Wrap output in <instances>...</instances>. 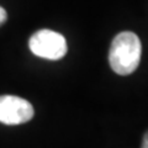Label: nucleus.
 I'll list each match as a JSON object with an SVG mask.
<instances>
[{
    "instance_id": "4",
    "label": "nucleus",
    "mask_w": 148,
    "mask_h": 148,
    "mask_svg": "<svg viewBox=\"0 0 148 148\" xmlns=\"http://www.w3.org/2000/svg\"><path fill=\"white\" fill-rule=\"evenodd\" d=\"M6 18H8V14H6V11H5V9L0 6V26L5 24Z\"/></svg>"
},
{
    "instance_id": "3",
    "label": "nucleus",
    "mask_w": 148,
    "mask_h": 148,
    "mask_svg": "<svg viewBox=\"0 0 148 148\" xmlns=\"http://www.w3.org/2000/svg\"><path fill=\"white\" fill-rule=\"evenodd\" d=\"M34 106L27 100L15 95H0V122L1 123H26L34 117Z\"/></svg>"
},
{
    "instance_id": "2",
    "label": "nucleus",
    "mask_w": 148,
    "mask_h": 148,
    "mask_svg": "<svg viewBox=\"0 0 148 148\" xmlns=\"http://www.w3.org/2000/svg\"><path fill=\"white\" fill-rule=\"evenodd\" d=\"M29 47L37 57L58 61L67 53V41L58 32L52 30H40L30 37Z\"/></svg>"
},
{
    "instance_id": "5",
    "label": "nucleus",
    "mask_w": 148,
    "mask_h": 148,
    "mask_svg": "<svg viewBox=\"0 0 148 148\" xmlns=\"http://www.w3.org/2000/svg\"><path fill=\"white\" fill-rule=\"evenodd\" d=\"M141 148H148V131L145 133V136H143Z\"/></svg>"
},
{
    "instance_id": "1",
    "label": "nucleus",
    "mask_w": 148,
    "mask_h": 148,
    "mask_svg": "<svg viewBox=\"0 0 148 148\" xmlns=\"http://www.w3.org/2000/svg\"><path fill=\"white\" fill-rule=\"evenodd\" d=\"M141 53L142 46L138 36L130 31L121 32L111 42L109 52L110 67L119 75H128L137 69Z\"/></svg>"
}]
</instances>
